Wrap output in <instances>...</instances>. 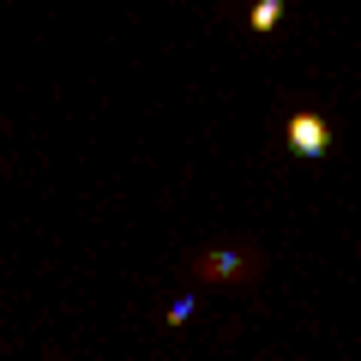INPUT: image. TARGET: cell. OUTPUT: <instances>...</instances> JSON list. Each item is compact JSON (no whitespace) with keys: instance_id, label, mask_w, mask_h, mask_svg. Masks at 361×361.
<instances>
[{"instance_id":"obj_1","label":"cell","mask_w":361,"mask_h":361,"mask_svg":"<svg viewBox=\"0 0 361 361\" xmlns=\"http://www.w3.org/2000/svg\"><path fill=\"white\" fill-rule=\"evenodd\" d=\"M283 145L301 157V163H319V157L331 151V127H325V115L301 109V115H289V121H283Z\"/></svg>"},{"instance_id":"obj_2","label":"cell","mask_w":361,"mask_h":361,"mask_svg":"<svg viewBox=\"0 0 361 361\" xmlns=\"http://www.w3.org/2000/svg\"><path fill=\"white\" fill-rule=\"evenodd\" d=\"M241 253H229V247H217V253H205L199 259V277H241Z\"/></svg>"},{"instance_id":"obj_3","label":"cell","mask_w":361,"mask_h":361,"mask_svg":"<svg viewBox=\"0 0 361 361\" xmlns=\"http://www.w3.org/2000/svg\"><path fill=\"white\" fill-rule=\"evenodd\" d=\"M277 18H283V0H259V6H253V18H247V25H253L259 37H271V30H277Z\"/></svg>"},{"instance_id":"obj_4","label":"cell","mask_w":361,"mask_h":361,"mask_svg":"<svg viewBox=\"0 0 361 361\" xmlns=\"http://www.w3.org/2000/svg\"><path fill=\"white\" fill-rule=\"evenodd\" d=\"M187 319H193V295H180L175 307H169V325H187Z\"/></svg>"}]
</instances>
